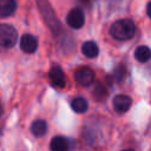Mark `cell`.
<instances>
[{
    "label": "cell",
    "instance_id": "obj_1",
    "mask_svg": "<svg viewBox=\"0 0 151 151\" xmlns=\"http://www.w3.org/2000/svg\"><path fill=\"white\" fill-rule=\"evenodd\" d=\"M136 26L131 19H119L110 27V34L116 40H129L134 35Z\"/></svg>",
    "mask_w": 151,
    "mask_h": 151
},
{
    "label": "cell",
    "instance_id": "obj_2",
    "mask_svg": "<svg viewBox=\"0 0 151 151\" xmlns=\"http://www.w3.org/2000/svg\"><path fill=\"white\" fill-rule=\"evenodd\" d=\"M37 1V5H38V8L44 18V20L46 21V24L48 25V27L51 28V31L54 33V34H58L61 29V26H60V22L58 20V18L55 17L50 2L47 0H35Z\"/></svg>",
    "mask_w": 151,
    "mask_h": 151
},
{
    "label": "cell",
    "instance_id": "obj_3",
    "mask_svg": "<svg viewBox=\"0 0 151 151\" xmlns=\"http://www.w3.org/2000/svg\"><path fill=\"white\" fill-rule=\"evenodd\" d=\"M18 41V32L9 24H0V46L12 47Z\"/></svg>",
    "mask_w": 151,
    "mask_h": 151
},
{
    "label": "cell",
    "instance_id": "obj_4",
    "mask_svg": "<svg viewBox=\"0 0 151 151\" xmlns=\"http://www.w3.org/2000/svg\"><path fill=\"white\" fill-rule=\"evenodd\" d=\"M66 22H67V25H68L71 28L78 29V28L83 27L84 24H85V14H84L83 9L79 8V7L72 8V9L67 13Z\"/></svg>",
    "mask_w": 151,
    "mask_h": 151
},
{
    "label": "cell",
    "instance_id": "obj_5",
    "mask_svg": "<svg viewBox=\"0 0 151 151\" xmlns=\"http://www.w3.org/2000/svg\"><path fill=\"white\" fill-rule=\"evenodd\" d=\"M94 72L87 66L79 67L74 72V80L81 86H88L94 81Z\"/></svg>",
    "mask_w": 151,
    "mask_h": 151
},
{
    "label": "cell",
    "instance_id": "obj_6",
    "mask_svg": "<svg viewBox=\"0 0 151 151\" xmlns=\"http://www.w3.org/2000/svg\"><path fill=\"white\" fill-rule=\"evenodd\" d=\"M48 78H50L51 84L57 88H63L66 85V76H65L63 68L58 65L51 67V70L48 72Z\"/></svg>",
    "mask_w": 151,
    "mask_h": 151
},
{
    "label": "cell",
    "instance_id": "obj_7",
    "mask_svg": "<svg viewBox=\"0 0 151 151\" xmlns=\"http://www.w3.org/2000/svg\"><path fill=\"white\" fill-rule=\"evenodd\" d=\"M20 48L25 53H34L38 48V39L32 34H24L19 41Z\"/></svg>",
    "mask_w": 151,
    "mask_h": 151
},
{
    "label": "cell",
    "instance_id": "obj_8",
    "mask_svg": "<svg viewBox=\"0 0 151 151\" xmlns=\"http://www.w3.org/2000/svg\"><path fill=\"white\" fill-rule=\"evenodd\" d=\"M113 109L118 112V113H124L126 112L132 104V99L126 96V94H118L113 98Z\"/></svg>",
    "mask_w": 151,
    "mask_h": 151
},
{
    "label": "cell",
    "instance_id": "obj_9",
    "mask_svg": "<svg viewBox=\"0 0 151 151\" xmlns=\"http://www.w3.org/2000/svg\"><path fill=\"white\" fill-rule=\"evenodd\" d=\"M51 151H68V140L64 136H55L50 143Z\"/></svg>",
    "mask_w": 151,
    "mask_h": 151
},
{
    "label": "cell",
    "instance_id": "obj_10",
    "mask_svg": "<svg viewBox=\"0 0 151 151\" xmlns=\"http://www.w3.org/2000/svg\"><path fill=\"white\" fill-rule=\"evenodd\" d=\"M17 9L15 0H0V17L7 18L12 15Z\"/></svg>",
    "mask_w": 151,
    "mask_h": 151
},
{
    "label": "cell",
    "instance_id": "obj_11",
    "mask_svg": "<svg viewBox=\"0 0 151 151\" xmlns=\"http://www.w3.org/2000/svg\"><path fill=\"white\" fill-rule=\"evenodd\" d=\"M81 52L85 57L92 59V58H96L99 53V48H98V45L94 42V41H85L81 46Z\"/></svg>",
    "mask_w": 151,
    "mask_h": 151
},
{
    "label": "cell",
    "instance_id": "obj_12",
    "mask_svg": "<svg viewBox=\"0 0 151 151\" xmlns=\"http://www.w3.org/2000/svg\"><path fill=\"white\" fill-rule=\"evenodd\" d=\"M31 132L35 136V137H42L46 134L47 132V124L45 120L42 119H37L32 123L31 125Z\"/></svg>",
    "mask_w": 151,
    "mask_h": 151
},
{
    "label": "cell",
    "instance_id": "obj_13",
    "mask_svg": "<svg viewBox=\"0 0 151 151\" xmlns=\"http://www.w3.org/2000/svg\"><path fill=\"white\" fill-rule=\"evenodd\" d=\"M134 58L139 63H146L151 58V50L147 46H138L134 51Z\"/></svg>",
    "mask_w": 151,
    "mask_h": 151
},
{
    "label": "cell",
    "instance_id": "obj_14",
    "mask_svg": "<svg viewBox=\"0 0 151 151\" xmlns=\"http://www.w3.org/2000/svg\"><path fill=\"white\" fill-rule=\"evenodd\" d=\"M87 106H88V104H87L86 99H84L83 97H77L71 101V107L77 113H84L87 110Z\"/></svg>",
    "mask_w": 151,
    "mask_h": 151
},
{
    "label": "cell",
    "instance_id": "obj_15",
    "mask_svg": "<svg viewBox=\"0 0 151 151\" xmlns=\"http://www.w3.org/2000/svg\"><path fill=\"white\" fill-rule=\"evenodd\" d=\"M93 96H94L98 100H101V99H104V98L107 96V91H106V88L104 87L103 84L98 83V84L96 85V88H94V91H93Z\"/></svg>",
    "mask_w": 151,
    "mask_h": 151
},
{
    "label": "cell",
    "instance_id": "obj_16",
    "mask_svg": "<svg viewBox=\"0 0 151 151\" xmlns=\"http://www.w3.org/2000/svg\"><path fill=\"white\" fill-rule=\"evenodd\" d=\"M126 74V68L124 67V65H119L114 71H113V77L117 81H122L125 78Z\"/></svg>",
    "mask_w": 151,
    "mask_h": 151
},
{
    "label": "cell",
    "instance_id": "obj_17",
    "mask_svg": "<svg viewBox=\"0 0 151 151\" xmlns=\"http://www.w3.org/2000/svg\"><path fill=\"white\" fill-rule=\"evenodd\" d=\"M79 2L83 5V6H86V7H90L91 4L93 2V0H79Z\"/></svg>",
    "mask_w": 151,
    "mask_h": 151
},
{
    "label": "cell",
    "instance_id": "obj_18",
    "mask_svg": "<svg viewBox=\"0 0 151 151\" xmlns=\"http://www.w3.org/2000/svg\"><path fill=\"white\" fill-rule=\"evenodd\" d=\"M146 14H147V17L151 19V1L147 4V6H146Z\"/></svg>",
    "mask_w": 151,
    "mask_h": 151
},
{
    "label": "cell",
    "instance_id": "obj_19",
    "mask_svg": "<svg viewBox=\"0 0 151 151\" xmlns=\"http://www.w3.org/2000/svg\"><path fill=\"white\" fill-rule=\"evenodd\" d=\"M2 114V105H1V103H0V116Z\"/></svg>",
    "mask_w": 151,
    "mask_h": 151
},
{
    "label": "cell",
    "instance_id": "obj_20",
    "mask_svg": "<svg viewBox=\"0 0 151 151\" xmlns=\"http://www.w3.org/2000/svg\"><path fill=\"white\" fill-rule=\"evenodd\" d=\"M123 151H134L133 149H126V150H123Z\"/></svg>",
    "mask_w": 151,
    "mask_h": 151
}]
</instances>
